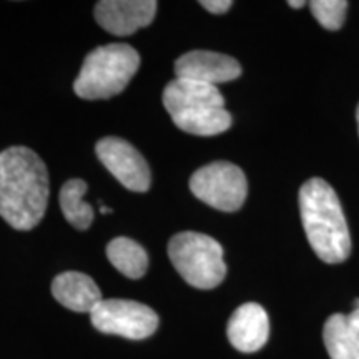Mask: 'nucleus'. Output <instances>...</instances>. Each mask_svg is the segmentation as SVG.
I'll return each instance as SVG.
<instances>
[{"label": "nucleus", "mask_w": 359, "mask_h": 359, "mask_svg": "<svg viewBox=\"0 0 359 359\" xmlns=\"http://www.w3.org/2000/svg\"><path fill=\"white\" fill-rule=\"evenodd\" d=\"M52 294L62 306L75 313L92 314L100 304L102 293L92 278L79 271H65L52 281Z\"/></svg>", "instance_id": "12"}, {"label": "nucleus", "mask_w": 359, "mask_h": 359, "mask_svg": "<svg viewBox=\"0 0 359 359\" xmlns=\"http://www.w3.org/2000/svg\"><path fill=\"white\" fill-rule=\"evenodd\" d=\"M348 6L346 0H313L309 4L314 19L327 30H339L343 27Z\"/></svg>", "instance_id": "16"}, {"label": "nucleus", "mask_w": 359, "mask_h": 359, "mask_svg": "<svg viewBox=\"0 0 359 359\" xmlns=\"http://www.w3.org/2000/svg\"><path fill=\"white\" fill-rule=\"evenodd\" d=\"M323 341L331 359H359V336L349 325L348 314H331L323 327Z\"/></svg>", "instance_id": "13"}, {"label": "nucleus", "mask_w": 359, "mask_h": 359, "mask_svg": "<svg viewBox=\"0 0 359 359\" xmlns=\"http://www.w3.org/2000/svg\"><path fill=\"white\" fill-rule=\"evenodd\" d=\"M231 346L241 353H257L266 344L269 320L258 303H245L235 309L226 326Z\"/></svg>", "instance_id": "11"}, {"label": "nucleus", "mask_w": 359, "mask_h": 359, "mask_svg": "<svg viewBox=\"0 0 359 359\" xmlns=\"http://www.w3.org/2000/svg\"><path fill=\"white\" fill-rule=\"evenodd\" d=\"M304 233L318 258L343 263L351 253V236L336 191L323 178H311L299 190Z\"/></svg>", "instance_id": "2"}, {"label": "nucleus", "mask_w": 359, "mask_h": 359, "mask_svg": "<svg viewBox=\"0 0 359 359\" xmlns=\"http://www.w3.org/2000/svg\"><path fill=\"white\" fill-rule=\"evenodd\" d=\"M175 74H177V79L217 87L218 83L231 82L240 77L241 65L235 58L224 53L193 50L175 62Z\"/></svg>", "instance_id": "10"}, {"label": "nucleus", "mask_w": 359, "mask_h": 359, "mask_svg": "<svg viewBox=\"0 0 359 359\" xmlns=\"http://www.w3.org/2000/svg\"><path fill=\"white\" fill-rule=\"evenodd\" d=\"M356 122H358V132H359V105H358V109H356Z\"/></svg>", "instance_id": "21"}, {"label": "nucleus", "mask_w": 359, "mask_h": 359, "mask_svg": "<svg viewBox=\"0 0 359 359\" xmlns=\"http://www.w3.org/2000/svg\"><path fill=\"white\" fill-rule=\"evenodd\" d=\"M100 212L103 213V215H107V213H111V210L109 208V206H105V205H102L100 206Z\"/></svg>", "instance_id": "20"}, {"label": "nucleus", "mask_w": 359, "mask_h": 359, "mask_svg": "<svg viewBox=\"0 0 359 359\" xmlns=\"http://www.w3.org/2000/svg\"><path fill=\"white\" fill-rule=\"evenodd\" d=\"M156 7L154 0H102L95 6V19L103 30L123 37L150 25Z\"/></svg>", "instance_id": "9"}, {"label": "nucleus", "mask_w": 359, "mask_h": 359, "mask_svg": "<svg viewBox=\"0 0 359 359\" xmlns=\"http://www.w3.org/2000/svg\"><path fill=\"white\" fill-rule=\"evenodd\" d=\"M200 6L212 13H224L233 6L231 0H201Z\"/></svg>", "instance_id": "17"}, {"label": "nucleus", "mask_w": 359, "mask_h": 359, "mask_svg": "<svg viewBox=\"0 0 359 359\" xmlns=\"http://www.w3.org/2000/svg\"><path fill=\"white\" fill-rule=\"evenodd\" d=\"M50 196L43 160L27 147L0 151V217L20 231L42 222Z\"/></svg>", "instance_id": "1"}, {"label": "nucleus", "mask_w": 359, "mask_h": 359, "mask_svg": "<svg viewBox=\"0 0 359 359\" xmlns=\"http://www.w3.org/2000/svg\"><path fill=\"white\" fill-rule=\"evenodd\" d=\"M88 187L83 180L72 178L62 187L58 201H60L62 213L75 230H88L93 222V208L83 200Z\"/></svg>", "instance_id": "15"}, {"label": "nucleus", "mask_w": 359, "mask_h": 359, "mask_svg": "<svg viewBox=\"0 0 359 359\" xmlns=\"http://www.w3.org/2000/svg\"><path fill=\"white\" fill-rule=\"evenodd\" d=\"M98 160L128 190L143 193L150 188L151 173L147 160L127 140L118 137L102 138L95 147Z\"/></svg>", "instance_id": "8"}, {"label": "nucleus", "mask_w": 359, "mask_h": 359, "mask_svg": "<svg viewBox=\"0 0 359 359\" xmlns=\"http://www.w3.org/2000/svg\"><path fill=\"white\" fill-rule=\"evenodd\" d=\"M190 190L215 210L236 212L248 195V182L240 167L230 161H215L191 175Z\"/></svg>", "instance_id": "6"}, {"label": "nucleus", "mask_w": 359, "mask_h": 359, "mask_svg": "<svg viewBox=\"0 0 359 359\" xmlns=\"http://www.w3.org/2000/svg\"><path fill=\"white\" fill-rule=\"evenodd\" d=\"M90 318L100 333L135 341L148 338L158 327V314L147 304L132 299H103Z\"/></svg>", "instance_id": "7"}, {"label": "nucleus", "mask_w": 359, "mask_h": 359, "mask_svg": "<svg viewBox=\"0 0 359 359\" xmlns=\"http://www.w3.org/2000/svg\"><path fill=\"white\" fill-rule=\"evenodd\" d=\"M107 258L125 276L138 280L148 269V255L132 238L118 236L107 246Z\"/></svg>", "instance_id": "14"}, {"label": "nucleus", "mask_w": 359, "mask_h": 359, "mask_svg": "<svg viewBox=\"0 0 359 359\" xmlns=\"http://www.w3.org/2000/svg\"><path fill=\"white\" fill-rule=\"evenodd\" d=\"M163 105L180 130L196 137L226 132L233 122L215 85L175 79L163 90Z\"/></svg>", "instance_id": "3"}, {"label": "nucleus", "mask_w": 359, "mask_h": 359, "mask_svg": "<svg viewBox=\"0 0 359 359\" xmlns=\"http://www.w3.org/2000/svg\"><path fill=\"white\" fill-rule=\"evenodd\" d=\"M140 55L127 43L97 47L85 57L74 92L83 100H105L118 95L137 74Z\"/></svg>", "instance_id": "4"}, {"label": "nucleus", "mask_w": 359, "mask_h": 359, "mask_svg": "<svg viewBox=\"0 0 359 359\" xmlns=\"http://www.w3.org/2000/svg\"><path fill=\"white\" fill-rule=\"evenodd\" d=\"M348 321H349V325H351V327L354 330V333L359 336V308L353 309V311L348 314Z\"/></svg>", "instance_id": "18"}, {"label": "nucleus", "mask_w": 359, "mask_h": 359, "mask_svg": "<svg viewBox=\"0 0 359 359\" xmlns=\"http://www.w3.org/2000/svg\"><path fill=\"white\" fill-rule=\"evenodd\" d=\"M168 257L188 285L198 290H213L226 276L223 248L203 233L183 231L168 243Z\"/></svg>", "instance_id": "5"}, {"label": "nucleus", "mask_w": 359, "mask_h": 359, "mask_svg": "<svg viewBox=\"0 0 359 359\" xmlns=\"http://www.w3.org/2000/svg\"><path fill=\"white\" fill-rule=\"evenodd\" d=\"M288 6L293 7V8H302V7H304V2H303V0H299V2H293V0H290Z\"/></svg>", "instance_id": "19"}]
</instances>
